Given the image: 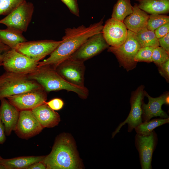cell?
Returning <instances> with one entry per match:
<instances>
[{
	"label": "cell",
	"instance_id": "cell-29",
	"mask_svg": "<svg viewBox=\"0 0 169 169\" xmlns=\"http://www.w3.org/2000/svg\"><path fill=\"white\" fill-rule=\"evenodd\" d=\"M24 0H0V15H7Z\"/></svg>",
	"mask_w": 169,
	"mask_h": 169
},
{
	"label": "cell",
	"instance_id": "cell-2",
	"mask_svg": "<svg viewBox=\"0 0 169 169\" xmlns=\"http://www.w3.org/2000/svg\"><path fill=\"white\" fill-rule=\"evenodd\" d=\"M46 169H77L82 168L72 138L66 134L56 138L50 153L43 161Z\"/></svg>",
	"mask_w": 169,
	"mask_h": 169
},
{
	"label": "cell",
	"instance_id": "cell-8",
	"mask_svg": "<svg viewBox=\"0 0 169 169\" xmlns=\"http://www.w3.org/2000/svg\"><path fill=\"white\" fill-rule=\"evenodd\" d=\"M61 42V40H52L26 41L19 44L14 49L32 60L38 62L50 54Z\"/></svg>",
	"mask_w": 169,
	"mask_h": 169
},
{
	"label": "cell",
	"instance_id": "cell-17",
	"mask_svg": "<svg viewBox=\"0 0 169 169\" xmlns=\"http://www.w3.org/2000/svg\"><path fill=\"white\" fill-rule=\"evenodd\" d=\"M0 100V119L4 125L6 135L9 136L15 129L20 111L6 98Z\"/></svg>",
	"mask_w": 169,
	"mask_h": 169
},
{
	"label": "cell",
	"instance_id": "cell-22",
	"mask_svg": "<svg viewBox=\"0 0 169 169\" xmlns=\"http://www.w3.org/2000/svg\"><path fill=\"white\" fill-rule=\"evenodd\" d=\"M22 32L11 28L0 29V42L11 49H15L21 43L27 41Z\"/></svg>",
	"mask_w": 169,
	"mask_h": 169
},
{
	"label": "cell",
	"instance_id": "cell-6",
	"mask_svg": "<svg viewBox=\"0 0 169 169\" xmlns=\"http://www.w3.org/2000/svg\"><path fill=\"white\" fill-rule=\"evenodd\" d=\"M34 7L31 2L24 0L3 19L0 23L21 32H26L31 22Z\"/></svg>",
	"mask_w": 169,
	"mask_h": 169
},
{
	"label": "cell",
	"instance_id": "cell-14",
	"mask_svg": "<svg viewBox=\"0 0 169 169\" xmlns=\"http://www.w3.org/2000/svg\"><path fill=\"white\" fill-rule=\"evenodd\" d=\"M43 129L31 110L20 111L19 118L14 130L18 137L28 139L39 134Z\"/></svg>",
	"mask_w": 169,
	"mask_h": 169
},
{
	"label": "cell",
	"instance_id": "cell-26",
	"mask_svg": "<svg viewBox=\"0 0 169 169\" xmlns=\"http://www.w3.org/2000/svg\"><path fill=\"white\" fill-rule=\"evenodd\" d=\"M168 22H169L168 16L157 14H151L149 16L146 28L154 31L158 27Z\"/></svg>",
	"mask_w": 169,
	"mask_h": 169
},
{
	"label": "cell",
	"instance_id": "cell-24",
	"mask_svg": "<svg viewBox=\"0 0 169 169\" xmlns=\"http://www.w3.org/2000/svg\"><path fill=\"white\" fill-rule=\"evenodd\" d=\"M135 33L137 40L141 47L149 46L156 48L159 46L158 39L154 31L146 27Z\"/></svg>",
	"mask_w": 169,
	"mask_h": 169
},
{
	"label": "cell",
	"instance_id": "cell-16",
	"mask_svg": "<svg viewBox=\"0 0 169 169\" xmlns=\"http://www.w3.org/2000/svg\"><path fill=\"white\" fill-rule=\"evenodd\" d=\"M144 95L147 97L148 102L147 104L143 102L142 104V122L149 121L154 117L159 116L162 118H169L166 113L161 108L163 104H169V95L168 93L156 98L151 97L145 91L144 92Z\"/></svg>",
	"mask_w": 169,
	"mask_h": 169
},
{
	"label": "cell",
	"instance_id": "cell-32",
	"mask_svg": "<svg viewBox=\"0 0 169 169\" xmlns=\"http://www.w3.org/2000/svg\"><path fill=\"white\" fill-rule=\"evenodd\" d=\"M154 32L158 39L168 33L169 32V22L163 24L158 27L154 31Z\"/></svg>",
	"mask_w": 169,
	"mask_h": 169
},
{
	"label": "cell",
	"instance_id": "cell-18",
	"mask_svg": "<svg viewBox=\"0 0 169 169\" xmlns=\"http://www.w3.org/2000/svg\"><path fill=\"white\" fill-rule=\"evenodd\" d=\"M31 111L43 128L54 127L57 125L60 121L59 114L45 103L33 109Z\"/></svg>",
	"mask_w": 169,
	"mask_h": 169
},
{
	"label": "cell",
	"instance_id": "cell-19",
	"mask_svg": "<svg viewBox=\"0 0 169 169\" xmlns=\"http://www.w3.org/2000/svg\"><path fill=\"white\" fill-rule=\"evenodd\" d=\"M133 12L123 21L128 30L136 33L146 27L150 15L140 9L136 4L133 7Z\"/></svg>",
	"mask_w": 169,
	"mask_h": 169
},
{
	"label": "cell",
	"instance_id": "cell-36",
	"mask_svg": "<svg viewBox=\"0 0 169 169\" xmlns=\"http://www.w3.org/2000/svg\"><path fill=\"white\" fill-rule=\"evenodd\" d=\"M6 140L4 125L0 119V144H3Z\"/></svg>",
	"mask_w": 169,
	"mask_h": 169
},
{
	"label": "cell",
	"instance_id": "cell-15",
	"mask_svg": "<svg viewBox=\"0 0 169 169\" xmlns=\"http://www.w3.org/2000/svg\"><path fill=\"white\" fill-rule=\"evenodd\" d=\"M127 31L123 22L111 18L106 22L102 32L109 45L117 47L122 44L125 41Z\"/></svg>",
	"mask_w": 169,
	"mask_h": 169
},
{
	"label": "cell",
	"instance_id": "cell-23",
	"mask_svg": "<svg viewBox=\"0 0 169 169\" xmlns=\"http://www.w3.org/2000/svg\"><path fill=\"white\" fill-rule=\"evenodd\" d=\"M169 123V118H155L149 121L142 122L134 130L138 135L145 136L149 135L156 128Z\"/></svg>",
	"mask_w": 169,
	"mask_h": 169
},
{
	"label": "cell",
	"instance_id": "cell-39",
	"mask_svg": "<svg viewBox=\"0 0 169 169\" xmlns=\"http://www.w3.org/2000/svg\"><path fill=\"white\" fill-rule=\"evenodd\" d=\"M0 169H6L5 167L0 162Z\"/></svg>",
	"mask_w": 169,
	"mask_h": 169
},
{
	"label": "cell",
	"instance_id": "cell-34",
	"mask_svg": "<svg viewBox=\"0 0 169 169\" xmlns=\"http://www.w3.org/2000/svg\"><path fill=\"white\" fill-rule=\"evenodd\" d=\"M159 45L169 53V33L158 39Z\"/></svg>",
	"mask_w": 169,
	"mask_h": 169
},
{
	"label": "cell",
	"instance_id": "cell-40",
	"mask_svg": "<svg viewBox=\"0 0 169 169\" xmlns=\"http://www.w3.org/2000/svg\"><path fill=\"white\" fill-rule=\"evenodd\" d=\"M3 159V158L1 157V156H0V160Z\"/></svg>",
	"mask_w": 169,
	"mask_h": 169
},
{
	"label": "cell",
	"instance_id": "cell-27",
	"mask_svg": "<svg viewBox=\"0 0 169 169\" xmlns=\"http://www.w3.org/2000/svg\"><path fill=\"white\" fill-rule=\"evenodd\" d=\"M154 48L145 46L141 47L134 57V60L138 62H152V56Z\"/></svg>",
	"mask_w": 169,
	"mask_h": 169
},
{
	"label": "cell",
	"instance_id": "cell-38",
	"mask_svg": "<svg viewBox=\"0 0 169 169\" xmlns=\"http://www.w3.org/2000/svg\"><path fill=\"white\" fill-rule=\"evenodd\" d=\"M6 78L4 74L0 76V84H1L5 80Z\"/></svg>",
	"mask_w": 169,
	"mask_h": 169
},
{
	"label": "cell",
	"instance_id": "cell-3",
	"mask_svg": "<svg viewBox=\"0 0 169 169\" xmlns=\"http://www.w3.org/2000/svg\"><path fill=\"white\" fill-rule=\"evenodd\" d=\"M38 67L35 71L28 74V77L38 82L47 92L65 90L75 93L82 99L87 98L89 91L85 87H79L67 82L52 67Z\"/></svg>",
	"mask_w": 169,
	"mask_h": 169
},
{
	"label": "cell",
	"instance_id": "cell-41",
	"mask_svg": "<svg viewBox=\"0 0 169 169\" xmlns=\"http://www.w3.org/2000/svg\"><path fill=\"white\" fill-rule=\"evenodd\" d=\"M136 0V1H139V2H140L141 1H142V0Z\"/></svg>",
	"mask_w": 169,
	"mask_h": 169
},
{
	"label": "cell",
	"instance_id": "cell-4",
	"mask_svg": "<svg viewBox=\"0 0 169 169\" xmlns=\"http://www.w3.org/2000/svg\"><path fill=\"white\" fill-rule=\"evenodd\" d=\"M43 88L36 81L29 79L27 75L9 73L0 84V100L31 90Z\"/></svg>",
	"mask_w": 169,
	"mask_h": 169
},
{
	"label": "cell",
	"instance_id": "cell-28",
	"mask_svg": "<svg viewBox=\"0 0 169 169\" xmlns=\"http://www.w3.org/2000/svg\"><path fill=\"white\" fill-rule=\"evenodd\" d=\"M169 59V53L161 47L154 48L152 56V62L159 66Z\"/></svg>",
	"mask_w": 169,
	"mask_h": 169
},
{
	"label": "cell",
	"instance_id": "cell-33",
	"mask_svg": "<svg viewBox=\"0 0 169 169\" xmlns=\"http://www.w3.org/2000/svg\"><path fill=\"white\" fill-rule=\"evenodd\" d=\"M159 72L166 80L169 78V59L158 66Z\"/></svg>",
	"mask_w": 169,
	"mask_h": 169
},
{
	"label": "cell",
	"instance_id": "cell-25",
	"mask_svg": "<svg viewBox=\"0 0 169 169\" xmlns=\"http://www.w3.org/2000/svg\"><path fill=\"white\" fill-rule=\"evenodd\" d=\"M130 0H118L114 6L111 18L123 22L125 18L133 12Z\"/></svg>",
	"mask_w": 169,
	"mask_h": 169
},
{
	"label": "cell",
	"instance_id": "cell-11",
	"mask_svg": "<svg viewBox=\"0 0 169 169\" xmlns=\"http://www.w3.org/2000/svg\"><path fill=\"white\" fill-rule=\"evenodd\" d=\"M158 136L155 131L149 135L142 136L137 134L135 137V144L139 157L142 169H152L153 153L158 143Z\"/></svg>",
	"mask_w": 169,
	"mask_h": 169
},
{
	"label": "cell",
	"instance_id": "cell-30",
	"mask_svg": "<svg viewBox=\"0 0 169 169\" xmlns=\"http://www.w3.org/2000/svg\"><path fill=\"white\" fill-rule=\"evenodd\" d=\"M67 7L70 12L77 17L79 16V11L77 0H61Z\"/></svg>",
	"mask_w": 169,
	"mask_h": 169
},
{
	"label": "cell",
	"instance_id": "cell-37",
	"mask_svg": "<svg viewBox=\"0 0 169 169\" xmlns=\"http://www.w3.org/2000/svg\"><path fill=\"white\" fill-rule=\"evenodd\" d=\"M46 167L43 161L34 163L28 166L26 169H46Z\"/></svg>",
	"mask_w": 169,
	"mask_h": 169
},
{
	"label": "cell",
	"instance_id": "cell-13",
	"mask_svg": "<svg viewBox=\"0 0 169 169\" xmlns=\"http://www.w3.org/2000/svg\"><path fill=\"white\" fill-rule=\"evenodd\" d=\"M47 92L43 88L33 90L7 98L19 111L31 110L45 103Z\"/></svg>",
	"mask_w": 169,
	"mask_h": 169
},
{
	"label": "cell",
	"instance_id": "cell-7",
	"mask_svg": "<svg viewBox=\"0 0 169 169\" xmlns=\"http://www.w3.org/2000/svg\"><path fill=\"white\" fill-rule=\"evenodd\" d=\"M38 64L15 49H10L4 57L3 66L7 72L28 75L37 70Z\"/></svg>",
	"mask_w": 169,
	"mask_h": 169
},
{
	"label": "cell",
	"instance_id": "cell-20",
	"mask_svg": "<svg viewBox=\"0 0 169 169\" xmlns=\"http://www.w3.org/2000/svg\"><path fill=\"white\" fill-rule=\"evenodd\" d=\"M45 156H22L4 159L0 162L6 169H26L30 165L39 161H43Z\"/></svg>",
	"mask_w": 169,
	"mask_h": 169
},
{
	"label": "cell",
	"instance_id": "cell-10",
	"mask_svg": "<svg viewBox=\"0 0 169 169\" xmlns=\"http://www.w3.org/2000/svg\"><path fill=\"white\" fill-rule=\"evenodd\" d=\"M144 88L141 85L133 93L130 100L131 109L128 115L124 121L119 124L112 133V138L120 132L122 127L125 124H127V131L131 133L142 122L141 105L145 95Z\"/></svg>",
	"mask_w": 169,
	"mask_h": 169
},
{
	"label": "cell",
	"instance_id": "cell-1",
	"mask_svg": "<svg viewBox=\"0 0 169 169\" xmlns=\"http://www.w3.org/2000/svg\"><path fill=\"white\" fill-rule=\"evenodd\" d=\"M103 19L87 27L81 25L77 28H66L61 43L49 58L38 62V67L48 66L55 69L58 64L69 58L88 38L102 32Z\"/></svg>",
	"mask_w": 169,
	"mask_h": 169
},
{
	"label": "cell",
	"instance_id": "cell-5",
	"mask_svg": "<svg viewBox=\"0 0 169 169\" xmlns=\"http://www.w3.org/2000/svg\"><path fill=\"white\" fill-rule=\"evenodd\" d=\"M141 47L136 38L135 33L128 30L125 42L118 46L109 47L108 51L115 54L120 64L129 71L136 67L137 62L134 58Z\"/></svg>",
	"mask_w": 169,
	"mask_h": 169
},
{
	"label": "cell",
	"instance_id": "cell-12",
	"mask_svg": "<svg viewBox=\"0 0 169 169\" xmlns=\"http://www.w3.org/2000/svg\"><path fill=\"white\" fill-rule=\"evenodd\" d=\"M109 46L101 32L88 38L69 58L84 62L99 54Z\"/></svg>",
	"mask_w": 169,
	"mask_h": 169
},
{
	"label": "cell",
	"instance_id": "cell-35",
	"mask_svg": "<svg viewBox=\"0 0 169 169\" xmlns=\"http://www.w3.org/2000/svg\"><path fill=\"white\" fill-rule=\"evenodd\" d=\"M11 48L0 42V66L3 65L4 57L7 52Z\"/></svg>",
	"mask_w": 169,
	"mask_h": 169
},
{
	"label": "cell",
	"instance_id": "cell-21",
	"mask_svg": "<svg viewBox=\"0 0 169 169\" xmlns=\"http://www.w3.org/2000/svg\"><path fill=\"white\" fill-rule=\"evenodd\" d=\"M139 8L151 14L166 13L169 12V0H142Z\"/></svg>",
	"mask_w": 169,
	"mask_h": 169
},
{
	"label": "cell",
	"instance_id": "cell-9",
	"mask_svg": "<svg viewBox=\"0 0 169 169\" xmlns=\"http://www.w3.org/2000/svg\"><path fill=\"white\" fill-rule=\"evenodd\" d=\"M55 69L67 82L79 87H85L84 62L68 58L58 64Z\"/></svg>",
	"mask_w": 169,
	"mask_h": 169
},
{
	"label": "cell",
	"instance_id": "cell-31",
	"mask_svg": "<svg viewBox=\"0 0 169 169\" xmlns=\"http://www.w3.org/2000/svg\"><path fill=\"white\" fill-rule=\"evenodd\" d=\"M50 108L54 110H58L63 107L64 103L63 101L59 98L52 99L45 103Z\"/></svg>",
	"mask_w": 169,
	"mask_h": 169
}]
</instances>
